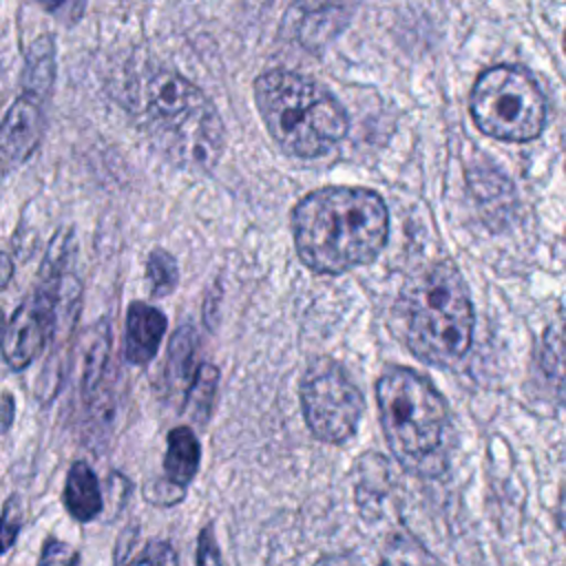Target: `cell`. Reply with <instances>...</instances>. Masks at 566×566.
Segmentation results:
<instances>
[{
	"label": "cell",
	"mask_w": 566,
	"mask_h": 566,
	"mask_svg": "<svg viewBox=\"0 0 566 566\" xmlns=\"http://www.w3.org/2000/svg\"><path fill=\"white\" fill-rule=\"evenodd\" d=\"M166 316L157 307L133 301L126 310L124 358L130 365H146L155 358L166 332Z\"/></svg>",
	"instance_id": "cell-10"
},
{
	"label": "cell",
	"mask_w": 566,
	"mask_h": 566,
	"mask_svg": "<svg viewBox=\"0 0 566 566\" xmlns=\"http://www.w3.org/2000/svg\"><path fill=\"white\" fill-rule=\"evenodd\" d=\"M314 566H367V564L354 553H334V555H325Z\"/></svg>",
	"instance_id": "cell-25"
},
{
	"label": "cell",
	"mask_w": 566,
	"mask_h": 566,
	"mask_svg": "<svg viewBox=\"0 0 566 566\" xmlns=\"http://www.w3.org/2000/svg\"><path fill=\"white\" fill-rule=\"evenodd\" d=\"M186 495V486H179L166 478H155L146 484V500L155 506H172L181 502Z\"/></svg>",
	"instance_id": "cell-20"
},
{
	"label": "cell",
	"mask_w": 566,
	"mask_h": 566,
	"mask_svg": "<svg viewBox=\"0 0 566 566\" xmlns=\"http://www.w3.org/2000/svg\"><path fill=\"white\" fill-rule=\"evenodd\" d=\"M0 327H2V312H0Z\"/></svg>",
	"instance_id": "cell-29"
},
{
	"label": "cell",
	"mask_w": 566,
	"mask_h": 566,
	"mask_svg": "<svg viewBox=\"0 0 566 566\" xmlns=\"http://www.w3.org/2000/svg\"><path fill=\"white\" fill-rule=\"evenodd\" d=\"M199 460H201V447L195 431L186 424L170 429L168 447L164 455V473H166L164 478L179 486H188L197 475Z\"/></svg>",
	"instance_id": "cell-12"
},
{
	"label": "cell",
	"mask_w": 566,
	"mask_h": 566,
	"mask_svg": "<svg viewBox=\"0 0 566 566\" xmlns=\"http://www.w3.org/2000/svg\"><path fill=\"white\" fill-rule=\"evenodd\" d=\"M197 345V334L192 325H181V329L172 336L168 358H166V374L164 380L168 389L175 391H186L190 389V382L195 378V347Z\"/></svg>",
	"instance_id": "cell-13"
},
{
	"label": "cell",
	"mask_w": 566,
	"mask_h": 566,
	"mask_svg": "<svg viewBox=\"0 0 566 566\" xmlns=\"http://www.w3.org/2000/svg\"><path fill=\"white\" fill-rule=\"evenodd\" d=\"M292 234L305 268L316 274H345L380 254L389 212L382 197L369 188L327 186L294 206Z\"/></svg>",
	"instance_id": "cell-1"
},
{
	"label": "cell",
	"mask_w": 566,
	"mask_h": 566,
	"mask_svg": "<svg viewBox=\"0 0 566 566\" xmlns=\"http://www.w3.org/2000/svg\"><path fill=\"white\" fill-rule=\"evenodd\" d=\"M195 566H223L221 564V553H219V544L214 537V528L212 524H206L197 537V557H195Z\"/></svg>",
	"instance_id": "cell-22"
},
{
	"label": "cell",
	"mask_w": 566,
	"mask_h": 566,
	"mask_svg": "<svg viewBox=\"0 0 566 566\" xmlns=\"http://www.w3.org/2000/svg\"><path fill=\"white\" fill-rule=\"evenodd\" d=\"M142 124L170 161L184 168H210L223 148V124L214 104L184 75L157 69L137 91Z\"/></svg>",
	"instance_id": "cell-4"
},
{
	"label": "cell",
	"mask_w": 566,
	"mask_h": 566,
	"mask_svg": "<svg viewBox=\"0 0 566 566\" xmlns=\"http://www.w3.org/2000/svg\"><path fill=\"white\" fill-rule=\"evenodd\" d=\"M217 382H219V369L210 363H201L195 371V378L190 382L188 389V398L186 402L190 405L195 418H199L201 422L208 418V411L212 407V398L217 391Z\"/></svg>",
	"instance_id": "cell-17"
},
{
	"label": "cell",
	"mask_w": 566,
	"mask_h": 566,
	"mask_svg": "<svg viewBox=\"0 0 566 566\" xmlns=\"http://www.w3.org/2000/svg\"><path fill=\"white\" fill-rule=\"evenodd\" d=\"M108 345H111V332L106 323L93 325V329L86 336V349H84V371H82V391L88 398L106 369L108 360Z\"/></svg>",
	"instance_id": "cell-15"
},
{
	"label": "cell",
	"mask_w": 566,
	"mask_h": 566,
	"mask_svg": "<svg viewBox=\"0 0 566 566\" xmlns=\"http://www.w3.org/2000/svg\"><path fill=\"white\" fill-rule=\"evenodd\" d=\"M385 440L411 475L438 478L449 467L451 418L444 396L411 367H387L376 382Z\"/></svg>",
	"instance_id": "cell-2"
},
{
	"label": "cell",
	"mask_w": 566,
	"mask_h": 566,
	"mask_svg": "<svg viewBox=\"0 0 566 566\" xmlns=\"http://www.w3.org/2000/svg\"><path fill=\"white\" fill-rule=\"evenodd\" d=\"M57 279H44L46 285L29 296L9 318L0 340V352L9 369L20 371L29 367L53 336L57 321Z\"/></svg>",
	"instance_id": "cell-8"
},
{
	"label": "cell",
	"mask_w": 566,
	"mask_h": 566,
	"mask_svg": "<svg viewBox=\"0 0 566 566\" xmlns=\"http://www.w3.org/2000/svg\"><path fill=\"white\" fill-rule=\"evenodd\" d=\"M259 115L276 146L298 159L332 150L349 122L340 102L318 82L294 71H265L254 80Z\"/></svg>",
	"instance_id": "cell-5"
},
{
	"label": "cell",
	"mask_w": 566,
	"mask_h": 566,
	"mask_svg": "<svg viewBox=\"0 0 566 566\" xmlns=\"http://www.w3.org/2000/svg\"><path fill=\"white\" fill-rule=\"evenodd\" d=\"M64 504L71 517H75L77 522H91L104 509L97 475L84 460L73 462L69 469L66 486H64Z\"/></svg>",
	"instance_id": "cell-11"
},
{
	"label": "cell",
	"mask_w": 566,
	"mask_h": 566,
	"mask_svg": "<svg viewBox=\"0 0 566 566\" xmlns=\"http://www.w3.org/2000/svg\"><path fill=\"white\" fill-rule=\"evenodd\" d=\"M18 531H20V509H18V500L11 497L7 500L4 511L0 515V555L15 544Z\"/></svg>",
	"instance_id": "cell-21"
},
{
	"label": "cell",
	"mask_w": 566,
	"mask_h": 566,
	"mask_svg": "<svg viewBox=\"0 0 566 566\" xmlns=\"http://www.w3.org/2000/svg\"><path fill=\"white\" fill-rule=\"evenodd\" d=\"M307 429L325 444L349 440L365 411V398L345 367L327 356L314 358L298 385Z\"/></svg>",
	"instance_id": "cell-7"
},
{
	"label": "cell",
	"mask_w": 566,
	"mask_h": 566,
	"mask_svg": "<svg viewBox=\"0 0 566 566\" xmlns=\"http://www.w3.org/2000/svg\"><path fill=\"white\" fill-rule=\"evenodd\" d=\"M298 9L307 15L316 13H334V11H345L356 4V0H296Z\"/></svg>",
	"instance_id": "cell-23"
},
{
	"label": "cell",
	"mask_w": 566,
	"mask_h": 566,
	"mask_svg": "<svg viewBox=\"0 0 566 566\" xmlns=\"http://www.w3.org/2000/svg\"><path fill=\"white\" fill-rule=\"evenodd\" d=\"M53 42L51 38H40L29 46L24 64V95L42 99L53 84Z\"/></svg>",
	"instance_id": "cell-14"
},
{
	"label": "cell",
	"mask_w": 566,
	"mask_h": 566,
	"mask_svg": "<svg viewBox=\"0 0 566 566\" xmlns=\"http://www.w3.org/2000/svg\"><path fill=\"white\" fill-rule=\"evenodd\" d=\"M475 126L500 142H531L546 124V99L533 75L513 64L486 69L471 91Z\"/></svg>",
	"instance_id": "cell-6"
},
{
	"label": "cell",
	"mask_w": 566,
	"mask_h": 566,
	"mask_svg": "<svg viewBox=\"0 0 566 566\" xmlns=\"http://www.w3.org/2000/svg\"><path fill=\"white\" fill-rule=\"evenodd\" d=\"M398 321L407 349L436 367H455L473 340V303L460 270L438 261L405 283Z\"/></svg>",
	"instance_id": "cell-3"
},
{
	"label": "cell",
	"mask_w": 566,
	"mask_h": 566,
	"mask_svg": "<svg viewBox=\"0 0 566 566\" xmlns=\"http://www.w3.org/2000/svg\"><path fill=\"white\" fill-rule=\"evenodd\" d=\"M77 564H80V553L71 544L55 537H49L44 542L38 566H77Z\"/></svg>",
	"instance_id": "cell-19"
},
{
	"label": "cell",
	"mask_w": 566,
	"mask_h": 566,
	"mask_svg": "<svg viewBox=\"0 0 566 566\" xmlns=\"http://www.w3.org/2000/svg\"><path fill=\"white\" fill-rule=\"evenodd\" d=\"M11 276H13V261L7 252H0V290L9 285Z\"/></svg>",
	"instance_id": "cell-27"
},
{
	"label": "cell",
	"mask_w": 566,
	"mask_h": 566,
	"mask_svg": "<svg viewBox=\"0 0 566 566\" xmlns=\"http://www.w3.org/2000/svg\"><path fill=\"white\" fill-rule=\"evenodd\" d=\"M44 115L40 99L20 95L0 124V175L18 168L40 144Z\"/></svg>",
	"instance_id": "cell-9"
},
{
	"label": "cell",
	"mask_w": 566,
	"mask_h": 566,
	"mask_svg": "<svg viewBox=\"0 0 566 566\" xmlns=\"http://www.w3.org/2000/svg\"><path fill=\"white\" fill-rule=\"evenodd\" d=\"M378 566H442L413 535L400 531L382 548Z\"/></svg>",
	"instance_id": "cell-16"
},
{
	"label": "cell",
	"mask_w": 566,
	"mask_h": 566,
	"mask_svg": "<svg viewBox=\"0 0 566 566\" xmlns=\"http://www.w3.org/2000/svg\"><path fill=\"white\" fill-rule=\"evenodd\" d=\"M71 2H75V0H40V4H42L44 9H49V11H60V9L69 7Z\"/></svg>",
	"instance_id": "cell-28"
},
{
	"label": "cell",
	"mask_w": 566,
	"mask_h": 566,
	"mask_svg": "<svg viewBox=\"0 0 566 566\" xmlns=\"http://www.w3.org/2000/svg\"><path fill=\"white\" fill-rule=\"evenodd\" d=\"M168 555H170V551H168L166 544L153 542V544L146 546V551H144L139 557H135V559L128 562L126 566H161Z\"/></svg>",
	"instance_id": "cell-24"
},
{
	"label": "cell",
	"mask_w": 566,
	"mask_h": 566,
	"mask_svg": "<svg viewBox=\"0 0 566 566\" xmlns=\"http://www.w3.org/2000/svg\"><path fill=\"white\" fill-rule=\"evenodd\" d=\"M146 279H148L155 296L170 294L179 281V270H177L175 256L170 252H166L164 248H155L146 261Z\"/></svg>",
	"instance_id": "cell-18"
},
{
	"label": "cell",
	"mask_w": 566,
	"mask_h": 566,
	"mask_svg": "<svg viewBox=\"0 0 566 566\" xmlns=\"http://www.w3.org/2000/svg\"><path fill=\"white\" fill-rule=\"evenodd\" d=\"M11 422H13V396L4 391L0 396V431H7Z\"/></svg>",
	"instance_id": "cell-26"
}]
</instances>
